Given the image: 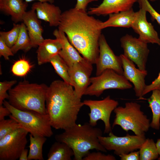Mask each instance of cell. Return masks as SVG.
I'll use <instances>...</instances> for the list:
<instances>
[{
  "instance_id": "f546056e",
  "label": "cell",
  "mask_w": 160,
  "mask_h": 160,
  "mask_svg": "<svg viewBox=\"0 0 160 160\" xmlns=\"http://www.w3.org/2000/svg\"><path fill=\"white\" fill-rule=\"evenodd\" d=\"M20 28V24L14 23L12 28L8 31H0L1 38L10 47L16 42L18 37Z\"/></svg>"
},
{
  "instance_id": "f35d334b",
  "label": "cell",
  "mask_w": 160,
  "mask_h": 160,
  "mask_svg": "<svg viewBox=\"0 0 160 160\" xmlns=\"http://www.w3.org/2000/svg\"><path fill=\"white\" fill-rule=\"evenodd\" d=\"M11 114L10 112L6 107L2 105H0V121L5 119V117L9 116Z\"/></svg>"
},
{
  "instance_id": "9a60e30c",
  "label": "cell",
  "mask_w": 160,
  "mask_h": 160,
  "mask_svg": "<svg viewBox=\"0 0 160 160\" xmlns=\"http://www.w3.org/2000/svg\"><path fill=\"white\" fill-rule=\"evenodd\" d=\"M146 12L143 8H140L136 12L132 28L138 34V38L143 41L147 44H156L160 46V39L153 26L148 21Z\"/></svg>"
},
{
  "instance_id": "f6af8a7d",
  "label": "cell",
  "mask_w": 160,
  "mask_h": 160,
  "mask_svg": "<svg viewBox=\"0 0 160 160\" xmlns=\"http://www.w3.org/2000/svg\"><path fill=\"white\" fill-rule=\"evenodd\" d=\"M3 0H0V2L2 1Z\"/></svg>"
},
{
  "instance_id": "74e56055",
  "label": "cell",
  "mask_w": 160,
  "mask_h": 160,
  "mask_svg": "<svg viewBox=\"0 0 160 160\" xmlns=\"http://www.w3.org/2000/svg\"><path fill=\"white\" fill-rule=\"evenodd\" d=\"M98 0H76L75 8L77 9L83 11H86V8L90 3Z\"/></svg>"
},
{
  "instance_id": "484cf974",
  "label": "cell",
  "mask_w": 160,
  "mask_h": 160,
  "mask_svg": "<svg viewBox=\"0 0 160 160\" xmlns=\"http://www.w3.org/2000/svg\"><path fill=\"white\" fill-rule=\"evenodd\" d=\"M33 47L26 27L23 22L20 24V33L15 44L11 48L14 54L20 50L25 52L29 51Z\"/></svg>"
},
{
  "instance_id": "8fae6325",
  "label": "cell",
  "mask_w": 160,
  "mask_h": 160,
  "mask_svg": "<svg viewBox=\"0 0 160 160\" xmlns=\"http://www.w3.org/2000/svg\"><path fill=\"white\" fill-rule=\"evenodd\" d=\"M121 47L125 56L137 65L141 70H146V64L149 53L147 43L138 38L127 34L120 39Z\"/></svg>"
},
{
  "instance_id": "8d00e7d4",
  "label": "cell",
  "mask_w": 160,
  "mask_h": 160,
  "mask_svg": "<svg viewBox=\"0 0 160 160\" xmlns=\"http://www.w3.org/2000/svg\"><path fill=\"white\" fill-rule=\"evenodd\" d=\"M119 156L121 160H140L139 151L122 154Z\"/></svg>"
},
{
  "instance_id": "d590c367",
  "label": "cell",
  "mask_w": 160,
  "mask_h": 160,
  "mask_svg": "<svg viewBox=\"0 0 160 160\" xmlns=\"http://www.w3.org/2000/svg\"><path fill=\"white\" fill-rule=\"evenodd\" d=\"M160 89V72L157 77L152 83L146 85L143 93V96L155 89Z\"/></svg>"
},
{
  "instance_id": "ba28073f",
  "label": "cell",
  "mask_w": 160,
  "mask_h": 160,
  "mask_svg": "<svg viewBox=\"0 0 160 160\" xmlns=\"http://www.w3.org/2000/svg\"><path fill=\"white\" fill-rule=\"evenodd\" d=\"M83 103L90 110L88 114L89 124L96 127L97 121L101 120L105 125L104 133L109 134L112 132L110 118L112 112L118 105V102L108 95L101 100H85Z\"/></svg>"
},
{
  "instance_id": "9c48e42d",
  "label": "cell",
  "mask_w": 160,
  "mask_h": 160,
  "mask_svg": "<svg viewBox=\"0 0 160 160\" xmlns=\"http://www.w3.org/2000/svg\"><path fill=\"white\" fill-rule=\"evenodd\" d=\"M108 134L107 137L99 136L100 142L107 151H113L118 156L139 149L146 139L145 135H131L127 133L125 136L119 137L112 132Z\"/></svg>"
},
{
  "instance_id": "d6a6232c",
  "label": "cell",
  "mask_w": 160,
  "mask_h": 160,
  "mask_svg": "<svg viewBox=\"0 0 160 160\" xmlns=\"http://www.w3.org/2000/svg\"><path fill=\"white\" fill-rule=\"evenodd\" d=\"M140 8H142L148 12L152 18L156 20L160 25V14L157 12L151 5L148 0H137Z\"/></svg>"
},
{
  "instance_id": "603a6c76",
  "label": "cell",
  "mask_w": 160,
  "mask_h": 160,
  "mask_svg": "<svg viewBox=\"0 0 160 160\" xmlns=\"http://www.w3.org/2000/svg\"><path fill=\"white\" fill-rule=\"evenodd\" d=\"M72 149L66 143L56 141L51 145L47 154V160H71L74 156Z\"/></svg>"
},
{
  "instance_id": "4fadbf2b",
  "label": "cell",
  "mask_w": 160,
  "mask_h": 160,
  "mask_svg": "<svg viewBox=\"0 0 160 160\" xmlns=\"http://www.w3.org/2000/svg\"><path fill=\"white\" fill-rule=\"evenodd\" d=\"M99 54L95 64L96 76H98L107 69L113 70L122 75L123 70L121 58L116 55L108 44L105 38L102 34L99 40Z\"/></svg>"
},
{
  "instance_id": "cb8c5ba5",
  "label": "cell",
  "mask_w": 160,
  "mask_h": 160,
  "mask_svg": "<svg viewBox=\"0 0 160 160\" xmlns=\"http://www.w3.org/2000/svg\"><path fill=\"white\" fill-rule=\"evenodd\" d=\"M152 91L151 96L148 99L149 107L152 113L150 127L159 130L160 127V89H155Z\"/></svg>"
},
{
  "instance_id": "e0dca14e",
  "label": "cell",
  "mask_w": 160,
  "mask_h": 160,
  "mask_svg": "<svg viewBox=\"0 0 160 160\" xmlns=\"http://www.w3.org/2000/svg\"><path fill=\"white\" fill-rule=\"evenodd\" d=\"M31 9L34 10L38 18L48 22L51 27L58 26L62 14L60 7L48 2L33 3Z\"/></svg>"
},
{
  "instance_id": "60d3db41",
  "label": "cell",
  "mask_w": 160,
  "mask_h": 160,
  "mask_svg": "<svg viewBox=\"0 0 160 160\" xmlns=\"http://www.w3.org/2000/svg\"><path fill=\"white\" fill-rule=\"evenodd\" d=\"M25 1L28 3L29 2H31L32 1L36 0L38 1H40L41 2H48L51 3L53 4L54 2V0H25Z\"/></svg>"
},
{
  "instance_id": "52a82bcc",
  "label": "cell",
  "mask_w": 160,
  "mask_h": 160,
  "mask_svg": "<svg viewBox=\"0 0 160 160\" xmlns=\"http://www.w3.org/2000/svg\"><path fill=\"white\" fill-rule=\"evenodd\" d=\"M90 82L84 95L99 97L107 89L124 90L132 87V84L123 75L111 69L105 70L98 76L91 77Z\"/></svg>"
},
{
  "instance_id": "ac0fdd59",
  "label": "cell",
  "mask_w": 160,
  "mask_h": 160,
  "mask_svg": "<svg viewBox=\"0 0 160 160\" xmlns=\"http://www.w3.org/2000/svg\"><path fill=\"white\" fill-rule=\"evenodd\" d=\"M37 16L35 11L31 9L24 14L22 22L25 25L33 47H38L44 41L43 29L41 22Z\"/></svg>"
},
{
  "instance_id": "44dd1931",
  "label": "cell",
  "mask_w": 160,
  "mask_h": 160,
  "mask_svg": "<svg viewBox=\"0 0 160 160\" xmlns=\"http://www.w3.org/2000/svg\"><path fill=\"white\" fill-rule=\"evenodd\" d=\"M136 12L133 8L118 13L111 14L108 19L106 21L102 22L100 28L103 29L109 27L132 28L135 21Z\"/></svg>"
},
{
  "instance_id": "5b68a950",
  "label": "cell",
  "mask_w": 160,
  "mask_h": 160,
  "mask_svg": "<svg viewBox=\"0 0 160 160\" xmlns=\"http://www.w3.org/2000/svg\"><path fill=\"white\" fill-rule=\"evenodd\" d=\"M141 107L132 102L126 103L124 107L117 106L113 111L115 115L112 128L119 125L127 132L131 130L136 135H145L150 127V120Z\"/></svg>"
},
{
  "instance_id": "7c38bea8",
  "label": "cell",
  "mask_w": 160,
  "mask_h": 160,
  "mask_svg": "<svg viewBox=\"0 0 160 160\" xmlns=\"http://www.w3.org/2000/svg\"><path fill=\"white\" fill-rule=\"evenodd\" d=\"M92 65L86 59L68 67L72 85L77 96L81 98L91 84Z\"/></svg>"
},
{
  "instance_id": "4dcf8cb0",
  "label": "cell",
  "mask_w": 160,
  "mask_h": 160,
  "mask_svg": "<svg viewBox=\"0 0 160 160\" xmlns=\"http://www.w3.org/2000/svg\"><path fill=\"white\" fill-rule=\"evenodd\" d=\"M31 68L32 65L28 61L25 59H20L14 63L11 71L15 76H23L27 74Z\"/></svg>"
},
{
  "instance_id": "b9f144b4",
  "label": "cell",
  "mask_w": 160,
  "mask_h": 160,
  "mask_svg": "<svg viewBox=\"0 0 160 160\" xmlns=\"http://www.w3.org/2000/svg\"><path fill=\"white\" fill-rule=\"evenodd\" d=\"M156 144L159 155V157H160V139H159L157 140Z\"/></svg>"
},
{
  "instance_id": "3957f363",
  "label": "cell",
  "mask_w": 160,
  "mask_h": 160,
  "mask_svg": "<svg viewBox=\"0 0 160 160\" xmlns=\"http://www.w3.org/2000/svg\"><path fill=\"white\" fill-rule=\"evenodd\" d=\"M56 135V141L64 143L71 148L74 152V160H82L91 150L106 152L107 150L100 143L99 137L102 135L99 128L86 122L83 124L76 123Z\"/></svg>"
},
{
  "instance_id": "4316f807",
  "label": "cell",
  "mask_w": 160,
  "mask_h": 160,
  "mask_svg": "<svg viewBox=\"0 0 160 160\" xmlns=\"http://www.w3.org/2000/svg\"><path fill=\"white\" fill-rule=\"evenodd\" d=\"M139 149L140 160H154L159 157L156 144L152 139H146Z\"/></svg>"
},
{
  "instance_id": "83f0119b",
  "label": "cell",
  "mask_w": 160,
  "mask_h": 160,
  "mask_svg": "<svg viewBox=\"0 0 160 160\" xmlns=\"http://www.w3.org/2000/svg\"><path fill=\"white\" fill-rule=\"evenodd\" d=\"M50 63L56 73L66 83L71 85L72 83L68 73V67L65 61L58 54L50 60Z\"/></svg>"
},
{
  "instance_id": "1f68e13d",
  "label": "cell",
  "mask_w": 160,
  "mask_h": 160,
  "mask_svg": "<svg viewBox=\"0 0 160 160\" xmlns=\"http://www.w3.org/2000/svg\"><path fill=\"white\" fill-rule=\"evenodd\" d=\"M16 82V80L0 82V105H2L5 99H8L9 96L7 92Z\"/></svg>"
},
{
  "instance_id": "2e32d148",
  "label": "cell",
  "mask_w": 160,
  "mask_h": 160,
  "mask_svg": "<svg viewBox=\"0 0 160 160\" xmlns=\"http://www.w3.org/2000/svg\"><path fill=\"white\" fill-rule=\"evenodd\" d=\"M137 0H103L95 7L90 8L87 13L90 15L106 16L129 10Z\"/></svg>"
},
{
  "instance_id": "5bb4252c",
  "label": "cell",
  "mask_w": 160,
  "mask_h": 160,
  "mask_svg": "<svg viewBox=\"0 0 160 160\" xmlns=\"http://www.w3.org/2000/svg\"><path fill=\"white\" fill-rule=\"evenodd\" d=\"M123 70V75L134 86V89L136 97L139 99H143V93L146 86L145 78L147 71L137 68L134 63L124 54L119 55Z\"/></svg>"
},
{
  "instance_id": "d6986e66",
  "label": "cell",
  "mask_w": 160,
  "mask_h": 160,
  "mask_svg": "<svg viewBox=\"0 0 160 160\" xmlns=\"http://www.w3.org/2000/svg\"><path fill=\"white\" fill-rule=\"evenodd\" d=\"M53 34L55 38L59 39L61 41L62 48L58 54L68 67L85 59L81 56L79 53L70 43L64 32L56 29Z\"/></svg>"
},
{
  "instance_id": "ffe728a7",
  "label": "cell",
  "mask_w": 160,
  "mask_h": 160,
  "mask_svg": "<svg viewBox=\"0 0 160 160\" xmlns=\"http://www.w3.org/2000/svg\"><path fill=\"white\" fill-rule=\"evenodd\" d=\"M38 47L37 58L38 64L40 65L49 62L52 58L58 54L62 44L58 39H44Z\"/></svg>"
},
{
  "instance_id": "8992f818",
  "label": "cell",
  "mask_w": 160,
  "mask_h": 160,
  "mask_svg": "<svg viewBox=\"0 0 160 160\" xmlns=\"http://www.w3.org/2000/svg\"><path fill=\"white\" fill-rule=\"evenodd\" d=\"M3 104L10 111L9 118L21 124L33 136L50 137L53 135L48 114H43L33 111H22L12 106L5 100Z\"/></svg>"
},
{
  "instance_id": "7bdbcfd3",
  "label": "cell",
  "mask_w": 160,
  "mask_h": 160,
  "mask_svg": "<svg viewBox=\"0 0 160 160\" xmlns=\"http://www.w3.org/2000/svg\"><path fill=\"white\" fill-rule=\"evenodd\" d=\"M151 1H158V0H150Z\"/></svg>"
},
{
  "instance_id": "6da1fadb",
  "label": "cell",
  "mask_w": 160,
  "mask_h": 160,
  "mask_svg": "<svg viewBox=\"0 0 160 160\" xmlns=\"http://www.w3.org/2000/svg\"><path fill=\"white\" fill-rule=\"evenodd\" d=\"M102 22L86 11L74 7L62 13L58 29L65 33L70 43L84 59L95 64L99 54Z\"/></svg>"
},
{
  "instance_id": "e575fe53",
  "label": "cell",
  "mask_w": 160,
  "mask_h": 160,
  "mask_svg": "<svg viewBox=\"0 0 160 160\" xmlns=\"http://www.w3.org/2000/svg\"><path fill=\"white\" fill-rule=\"evenodd\" d=\"M14 55L11 48L0 38V56H3L5 60H8L9 56Z\"/></svg>"
},
{
  "instance_id": "836d02e7",
  "label": "cell",
  "mask_w": 160,
  "mask_h": 160,
  "mask_svg": "<svg viewBox=\"0 0 160 160\" xmlns=\"http://www.w3.org/2000/svg\"><path fill=\"white\" fill-rule=\"evenodd\" d=\"M101 151L89 152L82 159V160H115L116 158L111 154L106 155Z\"/></svg>"
},
{
  "instance_id": "7a4b0ae2",
  "label": "cell",
  "mask_w": 160,
  "mask_h": 160,
  "mask_svg": "<svg viewBox=\"0 0 160 160\" xmlns=\"http://www.w3.org/2000/svg\"><path fill=\"white\" fill-rule=\"evenodd\" d=\"M84 105L73 86L63 81L55 80L47 89L46 106L52 127L64 130L76 123Z\"/></svg>"
},
{
  "instance_id": "ab89813d",
  "label": "cell",
  "mask_w": 160,
  "mask_h": 160,
  "mask_svg": "<svg viewBox=\"0 0 160 160\" xmlns=\"http://www.w3.org/2000/svg\"><path fill=\"white\" fill-rule=\"evenodd\" d=\"M28 149L25 148L22 151L20 155L19 158V160H28Z\"/></svg>"
},
{
  "instance_id": "f1b7e54d",
  "label": "cell",
  "mask_w": 160,
  "mask_h": 160,
  "mask_svg": "<svg viewBox=\"0 0 160 160\" xmlns=\"http://www.w3.org/2000/svg\"><path fill=\"white\" fill-rule=\"evenodd\" d=\"M22 128L24 129L21 124L13 119L10 118L0 121V139L8 134Z\"/></svg>"
},
{
  "instance_id": "30bf717a",
  "label": "cell",
  "mask_w": 160,
  "mask_h": 160,
  "mask_svg": "<svg viewBox=\"0 0 160 160\" xmlns=\"http://www.w3.org/2000/svg\"><path fill=\"white\" fill-rule=\"evenodd\" d=\"M28 132L20 128L0 139V160H16L25 148Z\"/></svg>"
},
{
  "instance_id": "7402d4cb",
  "label": "cell",
  "mask_w": 160,
  "mask_h": 160,
  "mask_svg": "<svg viewBox=\"0 0 160 160\" xmlns=\"http://www.w3.org/2000/svg\"><path fill=\"white\" fill-rule=\"evenodd\" d=\"M28 6V3L23 0H3L0 2L1 11L10 16L15 23L22 22Z\"/></svg>"
},
{
  "instance_id": "ee69618b",
  "label": "cell",
  "mask_w": 160,
  "mask_h": 160,
  "mask_svg": "<svg viewBox=\"0 0 160 160\" xmlns=\"http://www.w3.org/2000/svg\"><path fill=\"white\" fill-rule=\"evenodd\" d=\"M158 159L160 160V157H159V158H158Z\"/></svg>"
},
{
  "instance_id": "277c9868",
  "label": "cell",
  "mask_w": 160,
  "mask_h": 160,
  "mask_svg": "<svg viewBox=\"0 0 160 160\" xmlns=\"http://www.w3.org/2000/svg\"><path fill=\"white\" fill-rule=\"evenodd\" d=\"M48 87L44 84L20 82L9 90V103L14 108L22 111H33L47 114L46 99Z\"/></svg>"
},
{
  "instance_id": "d4e9b609",
  "label": "cell",
  "mask_w": 160,
  "mask_h": 160,
  "mask_svg": "<svg viewBox=\"0 0 160 160\" xmlns=\"http://www.w3.org/2000/svg\"><path fill=\"white\" fill-rule=\"evenodd\" d=\"M47 137L41 136H33L30 134L29 145V151L28 160H43L42 154L43 146L46 141Z\"/></svg>"
}]
</instances>
